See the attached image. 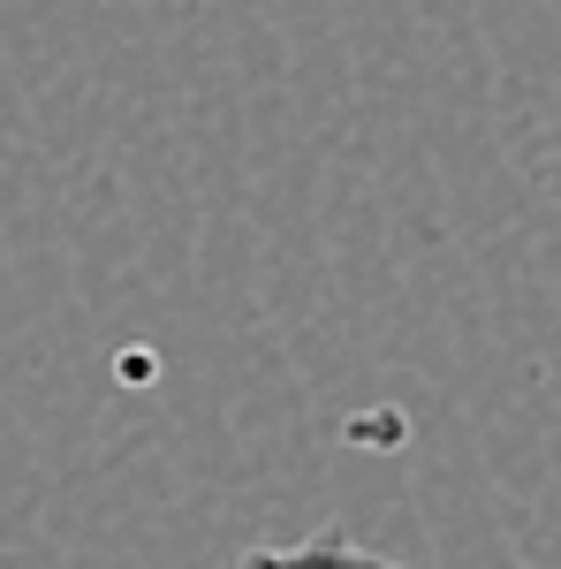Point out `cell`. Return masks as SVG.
<instances>
[{
    "mask_svg": "<svg viewBox=\"0 0 561 569\" xmlns=\"http://www.w3.org/2000/svg\"><path fill=\"white\" fill-rule=\"evenodd\" d=\"M243 569H394V562L357 555L349 539H319V547H289V555H251Z\"/></svg>",
    "mask_w": 561,
    "mask_h": 569,
    "instance_id": "1",
    "label": "cell"
}]
</instances>
